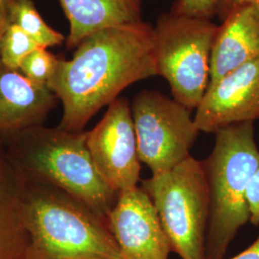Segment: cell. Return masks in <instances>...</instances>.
Returning a JSON list of instances; mask_svg holds the SVG:
<instances>
[{
	"instance_id": "ac0fdd59",
	"label": "cell",
	"mask_w": 259,
	"mask_h": 259,
	"mask_svg": "<svg viewBox=\"0 0 259 259\" xmlns=\"http://www.w3.org/2000/svg\"><path fill=\"white\" fill-rule=\"evenodd\" d=\"M224 0H176L171 12L198 19L211 20L218 16Z\"/></svg>"
},
{
	"instance_id": "7a4b0ae2",
	"label": "cell",
	"mask_w": 259,
	"mask_h": 259,
	"mask_svg": "<svg viewBox=\"0 0 259 259\" xmlns=\"http://www.w3.org/2000/svg\"><path fill=\"white\" fill-rule=\"evenodd\" d=\"M0 142L26 180L55 186L107 219L118 195L94 165L87 132L44 124L1 134Z\"/></svg>"
},
{
	"instance_id": "4fadbf2b",
	"label": "cell",
	"mask_w": 259,
	"mask_h": 259,
	"mask_svg": "<svg viewBox=\"0 0 259 259\" xmlns=\"http://www.w3.org/2000/svg\"><path fill=\"white\" fill-rule=\"evenodd\" d=\"M26 179L0 142V259H27Z\"/></svg>"
},
{
	"instance_id": "7402d4cb",
	"label": "cell",
	"mask_w": 259,
	"mask_h": 259,
	"mask_svg": "<svg viewBox=\"0 0 259 259\" xmlns=\"http://www.w3.org/2000/svg\"><path fill=\"white\" fill-rule=\"evenodd\" d=\"M230 259H259V234L255 241L246 250Z\"/></svg>"
},
{
	"instance_id": "5b68a950",
	"label": "cell",
	"mask_w": 259,
	"mask_h": 259,
	"mask_svg": "<svg viewBox=\"0 0 259 259\" xmlns=\"http://www.w3.org/2000/svg\"><path fill=\"white\" fill-rule=\"evenodd\" d=\"M141 188L154 204L171 251L182 259H205L210 202L204 162L190 156L141 181Z\"/></svg>"
},
{
	"instance_id": "d6986e66",
	"label": "cell",
	"mask_w": 259,
	"mask_h": 259,
	"mask_svg": "<svg viewBox=\"0 0 259 259\" xmlns=\"http://www.w3.org/2000/svg\"><path fill=\"white\" fill-rule=\"evenodd\" d=\"M250 222L259 227V166L250 178L246 192Z\"/></svg>"
},
{
	"instance_id": "ffe728a7",
	"label": "cell",
	"mask_w": 259,
	"mask_h": 259,
	"mask_svg": "<svg viewBox=\"0 0 259 259\" xmlns=\"http://www.w3.org/2000/svg\"><path fill=\"white\" fill-rule=\"evenodd\" d=\"M12 0H0V40L11 24Z\"/></svg>"
},
{
	"instance_id": "9c48e42d",
	"label": "cell",
	"mask_w": 259,
	"mask_h": 259,
	"mask_svg": "<svg viewBox=\"0 0 259 259\" xmlns=\"http://www.w3.org/2000/svg\"><path fill=\"white\" fill-rule=\"evenodd\" d=\"M125 259H168L171 248L157 210L139 186L118 194L107 216Z\"/></svg>"
},
{
	"instance_id": "5bb4252c",
	"label": "cell",
	"mask_w": 259,
	"mask_h": 259,
	"mask_svg": "<svg viewBox=\"0 0 259 259\" xmlns=\"http://www.w3.org/2000/svg\"><path fill=\"white\" fill-rule=\"evenodd\" d=\"M69 22L67 49L106 28L142 22L141 0H60Z\"/></svg>"
},
{
	"instance_id": "2e32d148",
	"label": "cell",
	"mask_w": 259,
	"mask_h": 259,
	"mask_svg": "<svg viewBox=\"0 0 259 259\" xmlns=\"http://www.w3.org/2000/svg\"><path fill=\"white\" fill-rule=\"evenodd\" d=\"M39 47L21 28L11 23L0 40V59L7 66L19 70L22 61Z\"/></svg>"
},
{
	"instance_id": "6da1fadb",
	"label": "cell",
	"mask_w": 259,
	"mask_h": 259,
	"mask_svg": "<svg viewBox=\"0 0 259 259\" xmlns=\"http://www.w3.org/2000/svg\"><path fill=\"white\" fill-rule=\"evenodd\" d=\"M154 76H158L154 27L142 21L93 33L76 47L72 59H58L47 83L63 106L58 127L83 131L125 89Z\"/></svg>"
},
{
	"instance_id": "ba28073f",
	"label": "cell",
	"mask_w": 259,
	"mask_h": 259,
	"mask_svg": "<svg viewBox=\"0 0 259 259\" xmlns=\"http://www.w3.org/2000/svg\"><path fill=\"white\" fill-rule=\"evenodd\" d=\"M87 144L103 181L116 194L139 186L141 162L128 99L118 97L87 132Z\"/></svg>"
},
{
	"instance_id": "8992f818",
	"label": "cell",
	"mask_w": 259,
	"mask_h": 259,
	"mask_svg": "<svg viewBox=\"0 0 259 259\" xmlns=\"http://www.w3.org/2000/svg\"><path fill=\"white\" fill-rule=\"evenodd\" d=\"M218 25L209 19L164 13L157 19L155 55L157 75L163 77L173 98L196 110L210 82V57Z\"/></svg>"
},
{
	"instance_id": "e0dca14e",
	"label": "cell",
	"mask_w": 259,
	"mask_h": 259,
	"mask_svg": "<svg viewBox=\"0 0 259 259\" xmlns=\"http://www.w3.org/2000/svg\"><path fill=\"white\" fill-rule=\"evenodd\" d=\"M58 59L47 48L39 47L22 61L19 70L32 82L47 85L54 73Z\"/></svg>"
},
{
	"instance_id": "7c38bea8",
	"label": "cell",
	"mask_w": 259,
	"mask_h": 259,
	"mask_svg": "<svg viewBox=\"0 0 259 259\" xmlns=\"http://www.w3.org/2000/svg\"><path fill=\"white\" fill-rule=\"evenodd\" d=\"M259 57V10L242 4L231 10L218 25L210 57L213 83Z\"/></svg>"
},
{
	"instance_id": "52a82bcc",
	"label": "cell",
	"mask_w": 259,
	"mask_h": 259,
	"mask_svg": "<svg viewBox=\"0 0 259 259\" xmlns=\"http://www.w3.org/2000/svg\"><path fill=\"white\" fill-rule=\"evenodd\" d=\"M139 160L152 174L168 171L190 157L200 130L188 109L173 98L151 90L131 103Z\"/></svg>"
},
{
	"instance_id": "44dd1931",
	"label": "cell",
	"mask_w": 259,
	"mask_h": 259,
	"mask_svg": "<svg viewBox=\"0 0 259 259\" xmlns=\"http://www.w3.org/2000/svg\"><path fill=\"white\" fill-rule=\"evenodd\" d=\"M242 4H250L259 10V0H224L218 17L222 20L231 10Z\"/></svg>"
},
{
	"instance_id": "8fae6325",
	"label": "cell",
	"mask_w": 259,
	"mask_h": 259,
	"mask_svg": "<svg viewBox=\"0 0 259 259\" xmlns=\"http://www.w3.org/2000/svg\"><path fill=\"white\" fill-rule=\"evenodd\" d=\"M59 99L0 59V135L44 125Z\"/></svg>"
},
{
	"instance_id": "9a60e30c",
	"label": "cell",
	"mask_w": 259,
	"mask_h": 259,
	"mask_svg": "<svg viewBox=\"0 0 259 259\" xmlns=\"http://www.w3.org/2000/svg\"><path fill=\"white\" fill-rule=\"evenodd\" d=\"M11 23L21 28L39 47L45 48L62 46L66 39L42 19L32 0H12Z\"/></svg>"
},
{
	"instance_id": "277c9868",
	"label": "cell",
	"mask_w": 259,
	"mask_h": 259,
	"mask_svg": "<svg viewBox=\"0 0 259 259\" xmlns=\"http://www.w3.org/2000/svg\"><path fill=\"white\" fill-rule=\"evenodd\" d=\"M254 122L232 124L215 134L212 151L204 160L210 211L205 259H223L241 228L250 221L246 192L259 166Z\"/></svg>"
},
{
	"instance_id": "30bf717a",
	"label": "cell",
	"mask_w": 259,
	"mask_h": 259,
	"mask_svg": "<svg viewBox=\"0 0 259 259\" xmlns=\"http://www.w3.org/2000/svg\"><path fill=\"white\" fill-rule=\"evenodd\" d=\"M259 119V57L210 83L196 109L200 132L216 134L232 124Z\"/></svg>"
},
{
	"instance_id": "3957f363",
	"label": "cell",
	"mask_w": 259,
	"mask_h": 259,
	"mask_svg": "<svg viewBox=\"0 0 259 259\" xmlns=\"http://www.w3.org/2000/svg\"><path fill=\"white\" fill-rule=\"evenodd\" d=\"M27 259H125L106 218L55 186L26 180Z\"/></svg>"
}]
</instances>
